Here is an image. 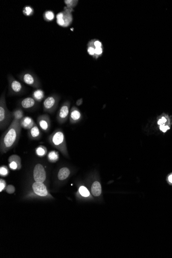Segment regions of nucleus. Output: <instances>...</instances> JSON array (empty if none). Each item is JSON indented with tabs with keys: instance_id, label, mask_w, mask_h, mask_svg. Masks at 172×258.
I'll return each mask as SVG.
<instances>
[{
	"instance_id": "nucleus-1",
	"label": "nucleus",
	"mask_w": 172,
	"mask_h": 258,
	"mask_svg": "<svg viewBox=\"0 0 172 258\" xmlns=\"http://www.w3.org/2000/svg\"><path fill=\"white\" fill-rule=\"evenodd\" d=\"M22 127L20 121L14 119L1 139V151L5 153L16 145L19 139Z\"/></svg>"
},
{
	"instance_id": "nucleus-2",
	"label": "nucleus",
	"mask_w": 172,
	"mask_h": 258,
	"mask_svg": "<svg viewBox=\"0 0 172 258\" xmlns=\"http://www.w3.org/2000/svg\"><path fill=\"white\" fill-rule=\"evenodd\" d=\"M13 118L12 113L8 109L6 104L5 93L4 92L0 98V129L3 130L8 125L11 119Z\"/></svg>"
},
{
	"instance_id": "nucleus-3",
	"label": "nucleus",
	"mask_w": 172,
	"mask_h": 258,
	"mask_svg": "<svg viewBox=\"0 0 172 258\" xmlns=\"http://www.w3.org/2000/svg\"><path fill=\"white\" fill-rule=\"evenodd\" d=\"M49 140L54 146L59 149L64 155L67 154L66 147V138L62 130H55L49 137Z\"/></svg>"
},
{
	"instance_id": "nucleus-4",
	"label": "nucleus",
	"mask_w": 172,
	"mask_h": 258,
	"mask_svg": "<svg viewBox=\"0 0 172 258\" xmlns=\"http://www.w3.org/2000/svg\"><path fill=\"white\" fill-rule=\"evenodd\" d=\"M73 8L64 7V11L59 13L56 15V22L58 25L63 27H67L71 25L73 21V16L72 13Z\"/></svg>"
},
{
	"instance_id": "nucleus-5",
	"label": "nucleus",
	"mask_w": 172,
	"mask_h": 258,
	"mask_svg": "<svg viewBox=\"0 0 172 258\" xmlns=\"http://www.w3.org/2000/svg\"><path fill=\"white\" fill-rule=\"evenodd\" d=\"M19 78L22 81L30 87L34 88H39L41 87L40 81L37 76L32 72L24 71L20 75Z\"/></svg>"
},
{
	"instance_id": "nucleus-6",
	"label": "nucleus",
	"mask_w": 172,
	"mask_h": 258,
	"mask_svg": "<svg viewBox=\"0 0 172 258\" xmlns=\"http://www.w3.org/2000/svg\"><path fill=\"white\" fill-rule=\"evenodd\" d=\"M59 99V96L56 94L48 96L43 102V107L44 111L49 113L53 112L57 107Z\"/></svg>"
},
{
	"instance_id": "nucleus-7",
	"label": "nucleus",
	"mask_w": 172,
	"mask_h": 258,
	"mask_svg": "<svg viewBox=\"0 0 172 258\" xmlns=\"http://www.w3.org/2000/svg\"><path fill=\"white\" fill-rule=\"evenodd\" d=\"M9 82V92L10 95H19L23 93L24 87L19 81L16 80L12 75L8 76Z\"/></svg>"
},
{
	"instance_id": "nucleus-8",
	"label": "nucleus",
	"mask_w": 172,
	"mask_h": 258,
	"mask_svg": "<svg viewBox=\"0 0 172 258\" xmlns=\"http://www.w3.org/2000/svg\"><path fill=\"white\" fill-rule=\"evenodd\" d=\"M70 103L69 101H66L62 104L56 116L59 123L63 124L67 122L70 116Z\"/></svg>"
},
{
	"instance_id": "nucleus-9",
	"label": "nucleus",
	"mask_w": 172,
	"mask_h": 258,
	"mask_svg": "<svg viewBox=\"0 0 172 258\" xmlns=\"http://www.w3.org/2000/svg\"><path fill=\"white\" fill-rule=\"evenodd\" d=\"M33 177L35 182H45L46 179V173L44 167L41 164H37L34 168Z\"/></svg>"
},
{
	"instance_id": "nucleus-10",
	"label": "nucleus",
	"mask_w": 172,
	"mask_h": 258,
	"mask_svg": "<svg viewBox=\"0 0 172 258\" xmlns=\"http://www.w3.org/2000/svg\"><path fill=\"white\" fill-rule=\"evenodd\" d=\"M37 123L40 128L45 132L50 131L51 123L50 117L47 115H40L37 118Z\"/></svg>"
},
{
	"instance_id": "nucleus-11",
	"label": "nucleus",
	"mask_w": 172,
	"mask_h": 258,
	"mask_svg": "<svg viewBox=\"0 0 172 258\" xmlns=\"http://www.w3.org/2000/svg\"><path fill=\"white\" fill-rule=\"evenodd\" d=\"M32 188L34 192L39 196H45L48 195L46 186L42 182H35L33 184Z\"/></svg>"
},
{
	"instance_id": "nucleus-12",
	"label": "nucleus",
	"mask_w": 172,
	"mask_h": 258,
	"mask_svg": "<svg viewBox=\"0 0 172 258\" xmlns=\"http://www.w3.org/2000/svg\"><path fill=\"white\" fill-rule=\"evenodd\" d=\"M37 105V102L34 99V97H28L21 100L20 105L22 108L25 109H30L33 108Z\"/></svg>"
},
{
	"instance_id": "nucleus-13",
	"label": "nucleus",
	"mask_w": 172,
	"mask_h": 258,
	"mask_svg": "<svg viewBox=\"0 0 172 258\" xmlns=\"http://www.w3.org/2000/svg\"><path fill=\"white\" fill-rule=\"evenodd\" d=\"M81 117H82V115L79 110L77 107H73L71 109L70 113V121L71 123L73 124L78 122L80 120Z\"/></svg>"
},
{
	"instance_id": "nucleus-14",
	"label": "nucleus",
	"mask_w": 172,
	"mask_h": 258,
	"mask_svg": "<svg viewBox=\"0 0 172 258\" xmlns=\"http://www.w3.org/2000/svg\"><path fill=\"white\" fill-rule=\"evenodd\" d=\"M36 123L33 119L30 117H25L20 121V124L22 128L24 129L30 130L31 129Z\"/></svg>"
},
{
	"instance_id": "nucleus-15",
	"label": "nucleus",
	"mask_w": 172,
	"mask_h": 258,
	"mask_svg": "<svg viewBox=\"0 0 172 258\" xmlns=\"http://www.w3.org/2000/svg\"><path fill=\"white\" fill-rule=\"evenodd\" d=\"M28 135L32 139H38L41 137V131L35 124L31 129L28 131Z\"/></svg>"
},
{
	"instance_id": "nucleus-16",
	"label": "nucleus",
	"mask_w": 172,
	"mask_h": 258,
	"mask_svg": "<svg viewBox=\"0 0 172 258\" xmlns=\"http://www.w3.org/2000/svg\"><path fill=\"white\" fill-rule=\"evenodd\" d=\"M70 174V171L68 168L66 167L61 168L58 173V178L60 181H64L69 176Z\"/></svg>"
},
{
	"instance_id": "nucleus-17",
	"label": "nucleus",
	"mask_w": 172,
	"mask_h": 258,
	"mask_svg": "<svg viewBox=\"0 0 172 258\" xmlns=\"http://www.w3.org/2000/svg\"><path fill=\"white\" fill-rule=\"evenodd\" d=\"M91 192L94 196H99L101 194V185L99 182L95 181L93 183L91 187Z\"/></svg>"
},
{
	"instance_id": "nucleus-18",
	"label": "nucleus",
	"mask_w": 172,
	"mask_h": 258,
	"mask_svg": "<svg viewBox=\"0 0 172 258\" xmlns=\"http://www.w3.org/2000/svg\"><path fill=\"white\" fill-rule=\"evenodd\" d=\"M11 113L13 118L16 120L21 121L24 117V114L21 108H17L14 109Z\"/></svg>"
},
{
	"instance_id": "nucleus-19",
	"label": "nucleus",
	"mask_w": 172,
	"mask_h": 258,
	"mask_svg": "<svg viewBox=\"0 0 172 258\" xmlns=\"http://www.w3.org/2000/svg\"><path fill=\"white\" fill-rule=\"evenodd\" d=\"M33 97L37 102H41L45 97V92L41 89H37L33 94Z\"/></svg>"
},
{
	"instance_id": "nucleus-20",
	"label": "nucleus",
	"mask_w": 172,
	"mask_h": 258,
	"mask_svg": "<svg viewBox=\"0 0 172 258\" xmlns=\"http://www.w3.org/2000/svg\"><path fill=\"white\" fill-rule=\"evenodd\" d=\"M55 14L51 11H47L43 14V18L45 21L51 22L55 18Z\"/></svg>"
},
{
	"instance_id": "nucleus-21",
	"label": "nucleus",
	"mask_w": 172,
	"mask_h": 258,
	"mask_svg": "<svg viewBox=\"0 0 172 258\" xmlns=\"http://www.w3.org/2000/svg\"><path fill=\"white\" fill-rule=\"evenodd\" d=\"M8 161L10 163L11 162H15L18 164L20 169L21 168V158L19 156L17 155H13L11 156L8 159Z\"/></svg>"
},
{
	"instance_id": "nucleus-22",
	"label": "nucleus",
	"mask_w": 172,
	"mask_h": 258,
	"mask_svg": "<svg viewBox=\"0 0 172 258\" xmlns=\"http://www.w3.org/2000/svg\"><path fill=\"white\" fill-rule=\"evenodd\" d=\"M34 11L33 7L30 6H26L23 8V13L25 16H30L34 14Z\"/></svg>"
},
{
	"instance_id": "nucleus-23",
	"label": "nucleus",
	"mask_w": 172,
	"mask_h": 258,
	"mask_svg": "<svg viewBox=\"0 0 172 258\" xmlns=\"http://www.w3.org/2000/svg\"><path fill=\"white\" fill-rule=\"evenodd\" d=\"M48 159L52 162H55L56 161H57L58 159V153L54 152V151L50 152L48 155Z\"/></svg>"
},
{
	"instance_id": "nucleus-24",
	"label": "nucleus",
	"mask_w": 172,
	"mask_h": 258,
	"mask_svg": "<svg viewBox=\"0 0 172 258\" xmlns=\"http://www.w3.org/2000/svg\"><path fill=\"white\" fill-rule=\"evenodd\" d=\"M46 149L43 146H39L36 149V153L39 156H43L46 153Z\"/></svg>"
},
{
	"instance_id": "nucleus-25",
	"label": "nucleus",
	"mask_w": 172,
	"mask_h": 258,
	"mask_svg": "<svg viewBox=\"0 0 172 258\" xmlns=\"http://www.w3.org/2000/svg\"><path fill=\"white\" fill-rule=\"evenodd\" d=\"M78 1H73V0H66L64 1V3L67 5V7L70 8H73L75 7L78 3Z\"/></svg>"
},
{
	"instance_id": "nucleus-26",
	"label": "nucleus",
	"mask_w": 172,
	"mask_h": 258,
	"mask_svg": "<svg viewBox=\"0 0 172 258\" xmlns=\"http://www.w3.org/2000/svg\"><path fill=\"white\" fill-rule=\"evenodd\" d=\"M79 192H80V194L83 197H88L90 195L89 191L88 190L86 187H83V186H82L80 187Z\"/></svg>"
},
{
	"instance_id": "nucleus-27",
	"label": "nucleus",
	"mask_w": 172,
	"mask_h": 258,
	"mask_svg": "<svg viewBox=\"0 0 172 258\" xmlns=\"http://www.w3.org/2000/svg\"><path fill=\"white\" fill-rule=\"evenodd\" d=\"M8 173V170L5 166H2L0 168V175L1 176H5Z\"/></svg>"
},
{
	"instance_id": "nucleus-28",
	"label": "nucleus",
	"mask_w": 172,
	"mask_h": 258,
	"mask_svg": "<svg viewBox=\"0 0 172 258\" xmlns=\"http://www.w3.org/2000/svg\"><path fill=\"white\" fill-rule=\"evenodd\" d=\"M6 191L7 193H9V194H13V193H14V191H15V187L13 185H8L6 187Z\"/></svg>"
},
{
	"instance_id": "nucleus-29",
	"label": "nucleus",
	"mask_w": 172,
	"mask_h": 258,
	"mask_svg": "<svg viewBox=\"0 0 172 258\" xmlns=\"http://www.w3.org/2000/svg\"><path fill=\"white\" fill-rule=\"evenodd\" d=\"M9 167L11 169L13 170H19L20 169L19 167L18 166V165L17 163L15 162H11L9 163Z\"/></svg>"
},
{
	"instance_id": "nucleus-30",
	"label": "nucleus",
	"mask_w": 172,
	"mask_h": 258,
	"mask_svg": "<svg viewBox=\"0 0 172 258\" xmlns=\"http://www.w3.org/2000/svg\"><path fill=\"white\" fill-rule=\"evenodd\" d=\"M88 52L91 56H95V48L93 46H90L88 49Z\"/></svg>"
},
{
	"instance_id": "nucleus-31",
	"label": "nucleus",
	"mask_w": 172,
	"mask_h": 258,
	"mask_svg": "<svg viewBox=\"0 0 172 258\" xmlns=\"http://www.w3.org/2000/svg\"><path fill=\"white\" fill-rule=\"evenodd\" d=\"M103 53V49L102 48H95V56H98L101 55Z\"/></svg>"
},
{
	"instance_id": "nucleus-32",
	"label": "nucleus",
	"mask_w": 172,
	"mask_h": 258,
	"mask_svg": "<svg viewBox=\"0 0 172 258\" xmlns=\"http://www.w3.org/2000/svg\"><path fill=\"white\" fill-rule=\"evenodd\" d=\"M5 181L3 180V179H1V180H0V192H2L4 189V188L5 187Z\"/></svg>"
},
{
	"instance_id": "nucleus-33",
	"label": "nucleus",
	"mask_w": 172,
	"mask_h": 258,
	"mask_svg": "<svg viewBox=\"0 0 172 258\" xmlns=\"http://www.w3.org/2000/svg\"><path fill=\"white\" fill-rule=\"evenodd\" d=\"M93 46L96 48H102V44L101 42H100L99 41L96 40L94 41V42L93 43Z\"/></svg>"
},
{
	"instance_id": "nucleus-34",
	"label": "nucleus",
	"mask_w": 172,
	"mask_h": 258,
	"mask_svg": "<svg viewBox=\"0 0 172 258\" xmlns=\"http://www.w3.org/2000/svg\"><path fill=\"white\" fill-rule=\"evenodd\" d=\"M160 129L163 132L165 133L168 129H170V128L167 126H164L163 124H162V125H160Z\"/></svg>"
},
{
	"instance_id": "nucleus-35",
	"label": "nucleus",
	"mask_w": 172,
	"mask_h": 258,
	"mask_svg": "<svg viewBox=\"0 0 172 258\" xmlns=\"http://www.w3.org/2000/svg\"><path fill=\"white\" fill-rule=\"evenodd\" d=\"M166 122H167V119H166V118H165V117H162L161 119H160L158 121V125H161L164 124L165 123H166Z\"/></svg>"
},
{
	"instance_id": "nucleus-36",
	"label": "nucleus",
	"mask_w": 172,
	"mask_h": 258,
	"mask_svg": "<svg viewBox=\"0 0 172 258\" xmlns=\"http://www.w3.org/2000/svg\"><path fill=\"white\" fill-rule=\"evenodd\" d=\"M82 103H83V99H78V100L77 101L76 104H77V106H80V105L82 104Z\"/></svg>"
},
{
	"instance_id": "nucleus-37",
	"label": "nucleus",
	"mask_w": 172,
	"mask_h": 258,
	"mask_svg": "<svg viewBox=\"0 0 172 258\" xmlns=\"http://www.w3.org/2000/svg\"><path fill=\"white\" fill-rule=\"evenodd\" d=\"M169 182L172 184V174L170 175V176L169 177Z\"/></svg>"
},
{
	"instance_id": "nucleus-38",
	"label": "nucleus",
	"mask_w": 172,
	"mask_h": 258,
	"mask_svg": "<svg viewBox=\"0 0 172 258\" xmlns=\"http://www.w3.org/2000/svg\"><path fill=\"white\" fill-rule=\"evenodd\" d=\"M71 31H73L74 30V28H71Z\"/></svg>"
}]
</instances>
